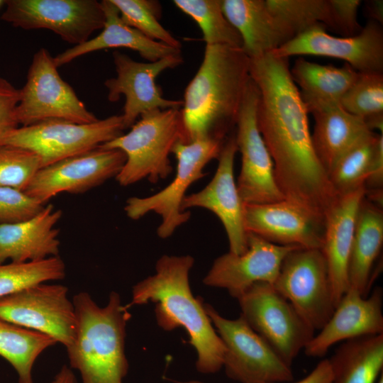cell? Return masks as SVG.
Masks as SVG:
<instances>
[{"label": "cell", "mask_w": 383, "mask_h": 383, "mask_svg": "<svg viewBox=\"0 0 383 383\" xmlns=\"http://www.w3.org/2000/svg\"><path fill=\"white\" fill-rule=\"evenodd\" d=\"M249 72L258 89V129L279 189L285 199L325 221L339 196L314 152L308 111L289 58L271 52L250 58Z\"/></svg>", "instance_id": "obj_1"}, {"label": "cell", "mask_w": 383, "mask_h": 383, "mask_svg": "<svg viewBox=\"0 0 383 383\" xmlns=\"http://www.w3.org/2000/svg\"><path fill=\"white\" fill-rule=\"evenodd\" d=\"M194 262L189 255H162L157 261L155 274L133 287L131 301L126 307L155 302L158 326L166 331L184 328L196 351V370L213 374L223 367L226 349L204 304L192 293L189 274Z\"/></svg>", "instance_id": "obj_2"}, {"label": "cell", "mask_w": 383, "mask_h": 383, "mask_svg": "<svg viewBox=\"0 0 383 383\" xmlns=\"http://www.w3.org/2000/svg\"><path fill=\"white\" fill-rule=\"evenodd\" d=\"M250 58L242 48L206 45L201 64L185 89L181 109L186 142L223 140L235 126L250 80Z\"/></svg>", "instance_id": "obj_3"}, {"label": "cell", "mask_w": 383, "mask_h": 383, "mask_svg": "<svg viewBox=\"0 0 383 383\" xmlns=\"http://www.w3.org/2000/svg\"><path fill=\"white\" fill-rule=\"evenodd\" d=\"M76 330L66 348L70 367L79 371L82 383H123L129 368L125 354L128 309L112 292L101 307L87 292L73 297Z\"/></svg>", "instance_id": "obj_4"}, {"label": "cell", "mask_w": 383, "mask_h": 383, "mask_svg": "<svg viewBox=\"0 0 383 383\" xmlns=\"http://www.w3.org/2000/svg\"><path fill=\"white\" fill-rule=\"evenodd\" d=\"M181 109L148 111L129 132L100 145L118 149L126 155V162L115 177L121 186H129L145 178L156 183L172 173L170 155L177 143H187Z\"/></svg>", "instance_id": "obj_5"}, {"label": "cell", "mask_w": 383, "mask_h": 383, "mask_svg": "<svg viewBox=\"0 0 383 383\" xmlns=\"http://www.w3.org/2000/svg\"><path fill=\"white\" fill-rule=\"evenodd\" d=\"M225 140L206 137L189 143H177L172 150L177 160L174 179L155 194L128 198L124 206L128 217L138 220L154 212L162 220L157 230V235L161 238L170 237L190 218V211H183L181 208L186 191L194 182L206 175L204 167L212 160L218 158Z\"/></svg>", "instance_id": "obj_6"}, {"label": "cell", "mask_w": 383, "mask_h": 383, "mask_svg": "<svg viewBox=\"0 0 383 383\" xmlns=\"http://www.w3.org/2000/svg\"><path fill=\"white\" fill-rule=\"evenodd\" d=\"M121 115L111 116L90 123L51 120L18 126L1 141L27 149L40 159L42 167L93 150L123 133Z\"/></svg>", "instance_id": "obj_7"}, {"label": "cell", "mask_w": 383, "mask_h": 383, "mask_svg": "<svg viewBox=\"0 0 383 383\" xmlns=\"http://www.w3.org/2000/svg\"><path fill=\"white\" fill-rule=\"evenodd\" d=\"M237 299L240 316L291 366L315 331L270 283L256 282Z\"/></svg>", "instance_id": "obj_8"}, {"label": "cell", "mask_w": 383, "mask_h": 383, "mask_svg": "<svg viewBox=\"0 0 383 383\" xmlns=\"http://www.w3.org/2000/svg\"><path fill=\"white\" fill-rule=\"evenodd\" d=\"M20 94L16 115L21 126L51 120L77 123L99 120L62 79L53 57L44 48L34 54Z\"/></svg>", "instance_id": "obj_9"}, {"label": "cell", "mask_w": 383, "mask_h": 383, "mask_svg": "<svg viewBox=\"0 0 383 383\" xmlns=\"http://www.w3.org/2000/svg\"><path fill=\"white\" fill-rule=\"evenodd\" d=\"M205 311L226 346L223 367L226 375L240 383H281L293 379L291 366L240 316L231 320L211 305Z\"/></svg>", "instance_id": "obj_10"}, {"label": "cell", "mask_w": 383, "mask_h": 383, "mask_svg": "<svg viewBox=\"0 0 383 383\" xmlns=\"http://www.w3.org/2000/svg\"><path fill=\"white\" fill-rule=\"evenodd\" d=\"M273 286L314 331L321 330L335 310L327 264L321 249L291 250Z\"/></svg>", "instance_id": "obj_11"}, {"label": "cell", "mask_w": 383, "mask_h": 383, "mask_svg": "<svg viewBox=\"0 0 383 383\" xmlns=\"http://www.w3.org/2000/svg\"><path fill=\"white\" fill-rule=\"evenodd\" d=\"M1 19L26 30L48 29L80 45L102 29L105 13L96 0H9Z\"/></svg>", "instance_id": "obj_12"}, {"label": "cell", "mask_w": 383, "mask_h": 383, "mask_svg": "<svg viewBox=\"0 0 383 383\" xmlns=\"http://www.w3.org/2000/svg\"><path fill=\"white\" fill-rule=\"evenodd\" d=\"M258 89L250 79L236 121L235 134L241 154V169L236 182L245 204H259L285 199L274 175V164L258 129Z\"/></svg>", "instance_id": "obj_13"}, {"label": "cell", "mask_w": 383, "mask_h": 383, "mask_svg": "<svg viewBox=\"0 0 383 383\" xmlns=\"http://www.w3.org/2000/svg\"><path fill=\"white\" fill-rule=\"evenodd\" d=\"M67 287L40 283L0 298V318L52 338L65 348L76 330L73 302Z\"/></svg>", "instance_id": "obj_14"}, {"label": "cell", "mask_w": 383, "mask_h": 383, "mask_svg": "<svg viewBox=\"0 0 383 383\" xmlns=\"http://www.w3.org/2000/svg\"><path fill=\"white\" fill-rule=\"evenodd\" d=\"M271 52L287 58L304 55L330 57L345 61L359 73L383 74V30L379 23L368 20L357 34L335 37L318 23Z\"/></svg>", "instance_id": "obj_15"}, {"label": "cell", "mask_w": 383, "mask_h": 383, "mask_svg": "<svg viewBox=\"0 0 383 383\" xmlns=\"http://www.w3.org/2000/svg\"><path fill=\"white\" fill-rule=\"evenodd\" d=\"M113 58L116 76L107 79L104 85L108 89L109 101H118L121 95L125 96L121 115L124 129L131 128L138 117L148 111L182 107V100L165 99L155 84L156 77L163 71L183 63L181 53L143 62L115 51Z\"/></svg>", "instance_id": "obj_16"}, {"label": "cell", "mask_w": 383, "mask_h": 383, "mask_svg": "<svg viewBox=\"0 0 383 383\" xmlns=\"http://www.w3.org/2000/svg\"><path fill=\"white\" fill-rule=\"evenodd\" d=\"M126 160L123 151L99 146L40 168L25 192L43 204L61 193H83L116 177Z\"/></svg>", "instance_id": "obj_17"}, {"label": "cell", "mask_w": 383, "mask_h": 383, "mask_svg": "<svg viewBox=\"0 0 383 383\" xmlns=\"http://www.w3.org/2000/svg\"><path fill=\"white\" fill-rule=\"evenodd\" d=\"M237 152L235 134H232L223 143L212 179L203 189L185 196L181 208L183 211L191 208H204L216 214L226 232L229 252L240 255L248 248V233L244 226V204L234 179Z\"/></svg>", "instance_id": "obj_18"}, {"label": "cell", "mask_w": 383, "mask_h": 383, "mask_svg": "<svg viewBox=\"0 0 383 383\" xmlns=\"http://www.w3.org/2000/svg\"><path fill=\"white\" fill-rule=\"evenodd\" d=\"M296 248L276 245L248 233L246 251L240 255L229 252L216 258L203 282L209 287L226 289L237 299L256 282L273 285L284 257Z\"/></svg>", "instance_id": "obj_19"}, {"label": "cell", "mask_w": 383, "mask_h": 383, "mask_svg": "<svg viewBox=\"0 0 383 383\" xmlns=\"http://www.w3.org/2000/svg\"><path fill=\"white\" fill-rule=\"evenodd\" d=\"M247 233L272 243L321 249L325 221L287 199L259 204H244Z\"/></svg>", "instance_id": "obj_20"}, {"label": "cell", "mask_w": 383, "mask_h": 383, "mask_svg": "<svg viewBox=\"0 0 383 383\" xmlns=\"http://www.w3.org/2000/svg\"><path fill=\"white\" fill-rule=\"evenodd\" d=\"M382 297L379 287L367 297L349 287L329 320L304 349L306 355L320 357L340 341L383 334Z\"/></svg>", "instance_id": "obj_21"}, {"label": "cell", "mask_w": 383, "mask_h": 383, "mask_svg": "<svg viewBox=\"0 0 383 383\" xmlns=\"http://www.w3.org/2000/svg\"><path fill=\"white\" fill-rule=\"evenodd\" d=\"M365 188L340 196L328 213L321 248L326 259L335 306L349 287L348 270L358 208Z\"/></svg>", "instance_id": "obj_22"}, {"label": "cell", "mask_w": 383, "mask_h": 383, "mask_svg": "<svg viewBox=\"0 0 383 383\" xmlns=\"http://www.w3.org/2000/svg\"><path fill=\"white\" fill-rule=\"evenodd\" d=\"M62 211L50 204L35 216L18 223L0 225V264L26 262L58 256Z\"/></svg>", "instance_id": "obj_23"}, {"label": "cell", "mask_w": 383, "mask_h": 383, "mask_svg": "<svg viewBox=\"0 0 383 383\" xmlns=\"http://www.w3.org/2000/svg\"><path fill=\"white\" fill-rule=\"evenodd\" d=\"M313 114L311 141L314 152L328 174L357 143L371 133L363 118L345 111L339 104L306 106Z\"/></svg>", "instance_id": "obj_24"}, {"label": "cell", "mask_w": 383, "mask_h": 383, "mask_svg": "<svg viewBox=\"0 0 383 383\" xmlns=\"http://www.w3.org/2000/svg\"><path fill=\"white\" fill-rule=\"evenodd\" d=\"M101 4L106 18L101 32L96 37L74 45L53 57L57 68L84 55L108 48L131 49L138 52L148 62H155L167 56L181 53V49L153 40L125 23L118 9L111 0H103Z\"/></svg>", "instance_id": "obj_25"}, {"label": "cell", "mask_w": 383, "mask_h": 383, "mask_svg": "<svg viewBox=\"0 0 383 383\" xmlns=\"http://www.w3.org/2000/svg\"><path fill=\"white\" fill-rule=\"evenodd\" d=\"M222 9L239 33L249 58L272 52L293 38L265 0H222Z\"/></svg>", "instance_id": "obj_26"}, {"label": "cell", "mask_w": 383, "mask_h": 383, "mask_svg": "<svg viewBox=\"0 0 383 383\" xmlns=\"http://www.w3.org/2000/svg\"><path fill=\"white\" fill-rule=\"evenodd\" d=\"M382 243V208L364 196L356 216L348 270L349 287L364 297L367 296L372 270Z\"/></svg>", "instance_id": "obj_27"}, {"label": "cell", "mask_w": 383, "mask_h": 383, "mask_svg": "<svg viewBox=\"0 0 383 383\" xmlns=\"http://www.w3.org/2000/svg\"><path fill=\"white\" fill-rule=\"evenodd\" d=\"M328 360L333 383H376L382 374L383 334L348 340Z\"/></svg>", "instance_id": "obj_28"}, {"label": "cell", "mask_w": 383, "mask_h": 383, "mask_svg": "<svg viewBox=\"0 0 383 383\" xmlns=\"http://www.w3.org/2000/svg\"><path fill=\"white\" fill-rule=\"evenodd\" d=\"M290 72L294 82L300 88L306 106L339 104L358 76V72L346 63L337 67L309 62L303 57L296 60Z\"/></svg>", "instance_id": "obj_29"}, {"label": "cell", "mask_w": 383, "mask_h": 383, "mask_svg": "<svg viewBox=\"0 0 383 383\" xmlns=\"http://www.w3.org/2000/svg\"><path fill=\"white\" fill-rule=\"evenodd\" d=\"M56 343L45 334L0 318V356L16 370L18 383H33L35 362L43 351Z\"/></svg>", "instance_id": "obj_30"}, {"label": "cell", "mask_w": 383, "mask_h": 383, "mask_svg": "<svg viewBox=\"0 0 383 383\" xmlns=\"http://www.w3.org/2000/svg\"><path fill=\"white\" fill-rule=\"evenodd\" d=\"M174 4L199 26L206 45L242 48V40L222 9V0H174Z\"/></svg>", "instance_id": "obj_31"}, {"label": "cell", "mask_w": 383, "mask_h": 383, "mask_svg": "<svg viewBox=\"0 0 383 383\" xmlns=\"http://www.w3.org/2000/svg\"><path fill=\"white\" fill-rule=\"evenodd\" d=\"M378 135L372 132L360 140L329 173L330 182L339 196L365 187Z\"/></svg>", "instance_id": "obj_32"}, {"label": "cell", "mask_w": 383, "mask_h": 383, "mask_svg": "<svg viewBox=\"0 0 383 383\" xmlns=\"http://www.w3.org/2000/svg\"><path fill=\"white\" fill-rule=\"evenodd\" d=\"M65 277V265L59 256L38 261L0 264V298Z\"/></svg>", "instance_id": "obj_33"}, {"label": "cell", "mask_w": 383, "mask_h": 383, "mask_svg": "<svg viewBox=\"0 0 383 383\" xmlns=\"http://www.w3.org/2000/svg\"><path fill=\"white\" fill-rule=\"evenodd\" d=\"M265 2L293 38L318 23L333 28L328 0H265Z\"/></svg>", "instance_id": "obj_34"}, {"label": "cell", "mask_w": 383, "mask_h": 383, "mask_svg": "<svg viewBox=\"0 0 383 383\" xmlns=\"http://www.w3.org/2000/svg\"><path fill=\"white\" fill-rule=\"evenodd\" d=\"M123 21L146 37L181 49V43L160 23L161 6L154 0H111Z\"/></svg>", "instance_id": "obj_35"}, {"label": "cell", "mask_w": 383, "mask_h": 383, "mask_svg": "<svg viewBox=\"0 0 383 383\" xmlns=\"http://www.w3.org/2000/svg\"><path fill=\"white\" fill-rule=\"evenodd\" d=\"M349 113L363 119L383 113V74L359 73L339 101Z\"/></svg>", "instance_id": "obj_36"}, {"label": "cell", "mask_w": 383, "mask_h": 383, "mask_svg": "<svg viewBox=\"0 0 383 383\" xmlns=\"http://www.w3.org/2000/svg\"><path fill=\"white\" fill-rule=\"evenodd\" d=\"M42 168L35 152L19 147L0 145V187L25 192Z\"/></svg>", "instance_id": "obj_37"}, {"label": "cell", "mask_w": 383, "mask_h": 383, "mask_svg": "<svg viewBox=\"0 0 383 383\" xmlns=\"http://www.w3.org/2000/svg\"><path fill=\"white\" fill-rule=\"evenodd\" d=\"M44 206V204L23 191L0 187V225L28 220Z\"/></svg>", "instance_id": "obj_38"}, {"label": "cell", "mask_w": 383, "mask_h": 383, "mask_svg": "<svg viewBox=\"0 0 383 383\" xmlns=\"http://www.w3.org/2000/svg\"><path fill=\"white\" fill-rule=\"evenodd\" d=\"M333 30L345 37L353 36L362 30L357 20L360 0H328Z\"/></svg>", "instance_id": "obj_39"}, {"label": "cell", "mask_w": 383, "mask_h": 383, "mask_svg": "<svg viewBox=\"0 0 383 383\" xmlns=\"http://www.w3.org/2000/svg\"><path fill=\"white\" fill-rule=\"evenodd\" d=\"M20 97V89L0 76V144L7 134L19 126L16 111Z\"/></svg>", "instance_id": "obj_40"}, {"label": "cell", "mask_w": 383, "mask_h": 383, "mask_svg": "<svg viewBox=\"0 0 383 383\" xmlns=\"http://www.w3.org/2000/svg\"><path fill=\"white\" fill-rule=\"evenodd\" d=\"M383 182V135L379 134L372 155L365 189H382Z\"/></svg>", "instance_id": "obj_41"}, {"label": "cell", "mask_w": 383, "mask_h": 383, "mask_svg": "<svg viewBox=\"0 0 383 383\" xmlns=\"http://www.w3.org/2000/svg\"><path fill=\"white\" fill-rule=\"evenodd\" d=\"M294 383H333L329 360H321L306 377Z\"/></svg>", "instance_id": "obj_42"}, {"label": "cell", "mask_w": 383, "mask_h": 383, "mask_svg": "<svg viewBox=\"0 0 383 383\" xmlns=\"http://www.w3.org/2000/svg\"><path fill=\"white\" fill-rule=\"evenodd\" d=\"M365 13L370 20L383 24V1L382 0L367 1L365 4Z\"/></svg>", "instance_id": "obj_43"}, {"label": "cell", "mask_w": 383, "mask_h": 383, "mask_svg": "<svg viewBox=\"0 0 383 383\" xmlns=\"http://www.w3.org/2000/svg\"><path fill=\"white\" fill-rule=\"evenodd\" d=\"M50 383H77V381L71 368L65 365Z\"/></svg>", "instance_id": "obj_44"}, {"label": "cell", "mask_w": 383, "mask_h": 383, "mask_svg": "<svg viewBox=\"0 0 383 383\" xmlns=\"http://www.w3.org/2000/svg\"><path fill=\"white\" fill-rule=\"evenodd\" d=\"M364 121L370 131H372V129H378L382 133L383 113L367 117Z\"/></svg>", "instance_id": "obj_45"}, {"label": "cell", "mask_w": 383, "mask_h": 383, "mask_svg": "<svg viewBox=\"0 0 383 383\" xmlns=\"http://www.w3.org/2000/svg\"><path fill=\"white\" fill-rule=\"evenodd\" d=\"M377 383H383V374H382L379 377Z\"/></svg>", "instance_id": "obj_46"}, {"label": "cell", "mask_w": 383, "mask_h": 383, "mask_svg": "<svg viewBox=\"0 0 383 383\" xmlns=\"http://www.w3.org/2000/svg\"><path fill=\"white\" fill-rule=\"evenodd\" d=\"M179 383H202V382H198V381H189V382H179Z\"/></svg>", "instance_id": "obj_47"}, {"label": "cell", "mask_w": 383, "mask_h": 383, "mask_svg": "<svg viewBox=\"0 0 383 383\" xmlns=\"http://www.w3.org/2000/svg\"><path fill=\"white\" fill-rule=\"evenodd\" d=\"M3 4H5V1L0 0V7L2 6Z\"/></svg>", "instance_id": "obj_48"}]
</instances>
